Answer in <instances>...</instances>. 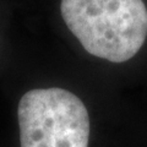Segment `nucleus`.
<instances>
[{
  "label": "nucleus",
  "mask_w": 147,
  "mask_h": 147,
  "mask_svg": "<svg viewBox=\"0 0 147 147\" xmlns=\"http://www.w3.org/2000/svg\"><path fill=\"white\" fill-rule=\"evenodd\" d=\"M60 12L87 53L112 63L130 60L147 38L144 0H61Z\"/></svg>",
  "instance_id": "1"
},
{
  "label": "nucleus",
  "mask_w": 147,
  "mask_h": 147,
  "mask_svg": "<svg viewBox=\"0 0 147 147\" xmlns=\"http://www.w3.org/2000/svg\"><path fill=\"white\" fill-rule=\"evenodd\" d=\"M17 119L21 147H88V112L67 90L26 92L18 102Z\"/></svg>",
  "instance_id": "2"
}]
</instances>
